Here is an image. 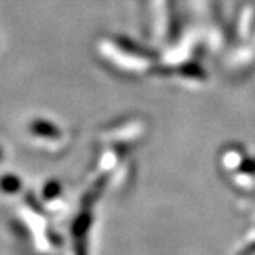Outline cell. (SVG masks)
<instances>
[{
	"label": "cell",
	"mask_w": 255,
	"mask_h": 255,
	"mask_svg": "<svg viewBox=\"0 0 255 255\" xmlns=\"http://www.w3.org/2000/svg\"><path fill=\"white\" fill-rule=\"evenodd\" d=\"M20 186H21V183L18 180V177H16L14 174H4L0 179V189L4 193L13 194V193L20 190Z\"/></svg>",
	"instance_id": "cell-1"
},
{
	"label": "cell",
	"mask_w": 255,
	"mask_h": 255,
	"mask_svg": "<svg viewBox=\"0 0 255 255\" xmlns=\"http://www.w3.org/2000/svg\"><path fill=\"white\" fill-rule=\"evenodd\" d=\"M90 226H91V216L90 214H81L78 219L74 221L73 234L75 237H82V236L87 234Z\"/></svg>",
	"instance_id": "cell-2"
},
{
	"label": "cell",
	"mask_w": 255,
	"mask_h": 255,
	"mask_svg": "<svg viewBox=\"0 0 255 255\" xmlns=\"http://www.w3.org/2000/svg\"><path fill=\"white\" fill-rule=\"evenodd\" d=\"M58 193H60V184L55 182H50L46 184V187L43 190V196L46 200H53Z\"/></svg>",
	"instance_id": "cell-3"
},
{
	"label": "cell",
	"mask_w": 255,
	"mask_h": 255,
	"mask_svg": "<svg viewBox=\"0 0 255 255\" xmlns=\"http://www.w3.org/2000/svg\"><path fill=\"white\" fill-rule=\"evenodd\" d=\"M255 254V241L254 243H251L250 246H247L241 253H240V255H254Z\"/></svg>",
	"instance_id": "cell-4"
},
{
	"label": "cell",
	"mask_w": 255,
	"mask_h": 255,
	"mask_svg": "<svg viewBox=\"0 0 255 255\" xmlns=\"http://www.w3.org/2000/svg\"><path fill=\"white\" fill-rule=\"evenodd\" d=\"M77 255H87V250L84 246L77 247Z\"/></svg>",
	"instance_id": "cell-5"
},
{
	"label": "cell",
	"mask_w": 255,
	"mask_h": 255,
	"mask_svg": "<svg viewBox=\"0 0 255 255\" xmlns=\"http://www.w3.org/2000/svg\"><path fill=\"white\" fill-rule=\"evenodd\" d=\"M0 159H1V150H0Z\"/></svg>",
	"instance_id": "cell-6"
}]
</instances>
